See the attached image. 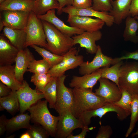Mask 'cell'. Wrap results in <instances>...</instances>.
I'll return each instance as SVG.
<instances>
[{"label": "cell", "instance_id": "9", "mask_svg": "<svg viewBox=\"0 0 138 138\" xmlns=\"http://www.w3.org/2000/svg\"><path fill=\"white\" fill-rule=\"evenodd\" d=\"M16 92L19 103V111L21 113H24L31 106L44 98L43 93L36 89H32L24 80Z\"/></svg>", "mask_w": 138, "mask_h": 138}, {"label": "cell", "instance_id": "51", "mask_svg": "<svg viewBox=\"0 0 138 138\" xmlns=\"http://www.w3.org/2000/svg\"><path fill=\"white\" fill-rule=\"evenodd\" d=\"M6 0H0V4L2 3Z\"/></svg>", "mask_w": 138, "mask_h": 138}, {"label": "cell", "instance_id": "44", "mask_svg": "<svg viewBox=\"0 0 138 138\" xmlns=\"http://www.w3.org/2000/svg\"><path fill=\"white\" fill-rule=\"evenodd\" d=\"M60 5L59 9L57 10V14L60 15L62 13V10L63 7L68 6L72 5L73 0H57Z\"/></svg>", "mask_w": 138, "mask_h": 138}, {"label": "cell", "instance_id": "6", "mask_svg": "<svg viewBox=\"0 0 138 138\" xmlns=\"http://www.w3.org/2000/svg\"><path fill=\"white\" fill-rule=\"evenodd\" d=\"M79 51L77 48L72 47L63 55L62 61L52 67L48 73L52 77H58L64 74L66 71L79 66L84 61L83 56L78 54Z\"/></svg>", "mask_w": 138, "mask_h": 138}, {"label": "cell", "instance_id": "41", "mask_svg": "<svg viewBox=\"0 0 138 138\" xmlns=\"http://www.w3.org/2000/svg\"><path fill=\"white\" fill-rule=\"evenodd\" d=\"M12 90L1 82H0V97L9 95Z\"/></svg>", "mask_w": 138, "mask_h": 138}, {"label": "cell", "instance_id": "33", "mask_svg": "<svg viewBox=\"0 0 138 138\" xmlns=\"http://www.w3.org/2000/svg\"><path fill=\"white\" fill-rule=\"evenodd\" d=\"M132 96L130 122L125 136L126 138L128 137L131 133L138 120V94L132 95Z\"/></svg>", "mask_w": 138, "mask_h": 138}, {"label": "cell", "instance_id": "20", "mask_svg": "<svg viewBox=\"0 0 138 138\" xmlns=\"http://www.w3.org/2000/svg\"><path fill=\"white\" fill-rule=\"evenodd\" d=\"M102 68L82 76H73L69 83L72 88L92 89L97 82L101 77Z\"/></svg>", "mask_w": 138, "mask_h": 138}, {"label": "cell", "instance_id": "52", "mask_svg": "<svg viewBox=\"0 0 138 138\" xmlns=\"http://www.w3.org/2000/svg\"></svg>", "mask_w": 138, "mask_h": 138}, {"label": "cell", "instance_id": "36", "mask_svg": "<svg viewBox=\"0 0 138 138\" xmlns=\"http://www.w3.org/2000/svg\"><path fill=\"white\" fill-rule=\"evenodd\" d=\"M32 138H47L50 136L46 130L40 125L34 123L26 131Z\"/></svg>", "mask_w": 138, "mask_h": 138}, {"label": "cell", "instance_id": "1", "mask_svg": "<svg viewBox=\"0 0 138 138\" xmlns=\"http://www.w3.org/2000/svg\"><path fill=\"white\" fill-rule=\"evenodd\" d=\"M73 91L74 100L72 112L77 118L83 112L96 109L107 102L92 89L74 88Z\"/></svg>", "mask_w": 138, "mask_h": 138}, {"label": "cell", "instance_id": "15", "mask_svg": "<svg viewBox=\"0 0 138 138\" xmlns=\"http://www.w3.org/2000/svg\"><path fill=\"white\" fill-rule=\"evenodd\" d=\"M67 22L72 27L88 31L100 30L105 24L98 18L77 15H68Z\"/></svg>", "mask_w": 138, "mask_h": 138}, {"label": "cell", "instance_id": "8", "mask_svg": "<svg viewBox=\"0 0 138 138\" xmlns=\"http://www.w3.org/2000/svg\"><path fill=\"white\" fill-rule=\"evenodd\" d=\"M113 112L117 114L118 119L123 121L130 114L126 110L113 103L107 102L102 106L96 109L85 111L79 116L78 118L84 126H88L92 118L98 117L100 119L108 112Z\"/></svg>", "mask_w": 138, "mask_h": 138}, {"label": "cell", "instance_id": "38", "mask_svg": "<svg viewBox=\"0 0 138 138\" xmlns=\"http://www.w3.org/2000/svg\"><path fill=\"white\" fill-rule=\"evenodd\" d=\"M113 133L111 127L109 125L101 126L99 128L96 138H109Z\"/></svg>", "mask_w": 138, "mask_h": 138}, {"label": "cell", "instance_id": "30", "mask_svg": "<svg viewBox=\"0 0 138 138\" xmlns=\"http://www.w3.org/2000/svg\"><path fill=\"white\" fill-rule=\"evenodd\" d=\"M41 55L51 66L52 67L60 63L63 60V55L54 53L38 45H33L30 46Z\"/></svg>", "mask_w": 138, "mask_h": 138}, {"label": "cell", "instance_id": "12", "mask_svg": "<svg viewBox=\"0 0 138 138\" xmlns=\"http://www.w3.org/2000/svg\"><path fill=\"white\" fill-rule=\"evenodd\" d=\"M98 81L100 83L99 87L95 90L97 95L103 98L107 102L113 103L120 99L121 91L116 83L102 78Z\"/></svg>", "mask_w": 138, "mask_h": 138}, {"label": "cell", "instance_id": "46", "mask_svg": "<svg viewBox=\"0 0 138 138\" xmlns=\"http://www.w3.org/2000/svg\"><path fill=\"white\" fill-rule=\"evenodd\" d=\"M20 138H32L30 134L27 131L21 134L19 137Z\"/></svg>", "mask_w": 138, "mask_h": 138}, {"label": "cell", "instance_id": "45", "mask_svg": "<svg viewBox=\"0 0 138 138\" xmlns=\"http://www.w3.org/2000/svg\"><path fill=\"white\" fill-rule=\"evenodd\" d=\"M82 129V132L79 134L74 135L71 134L67 138H84L86 135L87 132L91 129L89 128L88 126H84Z\"/></svg>", "mask_w": 138, "mask_h": 138}, {"label": "cell", "instance_id": "25", "mask_svg": "<svg viewBox=\"0 0 138 138\" xmlns=\"http://www.w3.org/2000/svg\"><path fill=\"white\" fill-rule=\"evenodd\" d=\"M35 0H6L0 4V10H9L30 12Z\"/></svg>", "mask_w": 138, "mask_h": 138}, {"label": "cell", "instance_id": "42", "mask_svg": "<svg viewBox=\"0 0 138 138\" xmlns=\"http://www.w3.org/2000/svg\"><path fill=\"white\" fill-rule=\"evenodd\" d=\"M7 119L4 114L0 117V136L4 134L6 131Z\"/></svg>", "mask_w": 138, "mask_h": 138}, {"label": "cell", "instance_id": "29", "mask_svg": "<svg viewBox=\"0 0 138 138\" xmlns=\"http://www.w3.org/2000/svg\"><path fill=\"white\" fill-rule=\"evenodd\" d=\"M57 78L52 77L44 89V98L49 103L50 108H55L57 96Z\"/></svg>", "mask_w": 138, "mask_h": 138}, {"label": "cell", "instance_id": "48", "mask_svg": "<svg viewBox=\"0 0 138 138\" xmlns=\"http://www.w3.org/2000/svg\"><path fill=\"white\" fill-rule=\"evenodd\" d=\"M136 135H138V129L136 132L134 133H133L132 134V136L133 137Z\"/></svg>", "mask_w": 138, "mask_h": 138}, {"label": "cell", "instance_id": "13", "mask_svg": "<svg viewBox=\"0 0 138 138\" xmlns=\"http://www.w3.org/2000/svg\"><path fill=\"white\" fill-rule=\"evenodd\" d=\"M102 34L100 31H85L83 33L74 35L72 37L74 45L79 44L80 47L85 48L87 52L90 54H96L98 45L96 42L100 40Z\"/></svg>", "mask_w": 138, "mask_h": 138}, {"label": "cell", "instance_id": "24", "mask_svg": "<svg viewBox=\"0 0 138 138\" xmlns=\"http://www.w3.org/2000/svg\"><path fill=\"white\" fill-rule=\"evenodd\" d=\"M30 116L28 113H21L7 119L6 131L10 133L21 129H29L31 125L30 124Z\"/></svg>", "mask_w": 138, "mask_h": 138}, {"label": "cell", "instance_id": "4", "mask_svg": "<svg viewBox=\"0 0 138 138\" xmlns=\"http://www.w3.org/2000/svg\"><path fill=\"white\" fill-rule=\"evenodd\" d=\"M24 30L26 34L25 48L34 45L47 49L48 44L42 21L32 11L30 12Z\"/></svg>", "mask_w": 138, "mask_h": 138}, {"label": "cell", "instance_id": "37", "mask_svg": "<svg viewBox=\"0 0 138 138\" xmlns=\"http://www.w3.org/2000/svg\"><path fill=\"white\" fill-rule=\"evenodd\" d=\"M113 0H92V8L96 11L109 12L112 8Z\"/></svg>", "mask_w": 138, "mask_h": 138}, {"label": "cell", "instance_id": "7", "mask_svg": "<svg viewBox=\"0 0 138 138\" xmlns=\"http://www.w3.org/2000/svg\"><path fill=\"white\" fill-rule=\"evenodd\" d=\"M66 76L64 74L57 78V96L55 109L59 115L66 111L72 112V110L74 100L73 89L64 84Z\"/></svg>", "mask_w": 138, "mask_h": 138}, {"label": "cell", "instance_id": "34", "mask_svg": "<svg viewBox=\"0 0 138 138\" xmlns=\"http://www.w3.org/2000/svg\"><path fill=\"white\" fill-rule=\"evenodd\" d=\"M52 78L48 73L33 74L31 77L30 81L35 85L36 89L43 93L45 86Z\"/></svg>", "mask_w": 138, "mask_h": 138}, {"label": "cell", "instance_id": "31", "mask_svg": "<svg viewBox=\"0 0 138 138\" xmlns=\"http://www.w3.org/2000/svg\"><path fill=\"white\" fill-rule=\"evenodd\" d=\"M123 63V61H122L113 65L110 67L109 66L103 67L102 68L101 78L111 80L119 87L120 68Z\"/></svg>", "mask_w": 138, "mask_h": 138}, {"label": "cell", "instance_id": "3", "mask_svg": "<svg viewBox=\"0 0 138 138\" xmlns=\"http://www.w3.org/2000/svg\"><path fill=\"white\" fill-rule=\"evenodd\" d=\"M47 102L46 100H40L28 110L32 122L42 126L50 136L55 137L59 116H54L51 114L48 108Z\"/></svg>", "mask_w": 138, "mask_h": 138}, {"label": "cell", "instance_id": "35", "mask_svg": "<svg viewBox=\"0 0 138 138\" xmlns=\"http://www.w3.org/2000/svg\"><path fill=\"white\" fill-rule=\"evenodd\" d=\"M120 89L122 92L121 98L119 100L113 103L126 110L130 114L132 101V95L124 89Z\"/></svg>", "mask_w": 138, "mask_h": 138}, {"label": "cell", "instance_id": "11", "mask_svg": "<svg viewBox=\"0 0 138 138\" xmlns=\"http://www.w3.org/2000/svg\"><path fill=\"white\" fill-rule=\"evenodd\" d=\"M1 18L4 25L17 29H24L28 22L30 12L7 10L3 11Z\"/></svg>", "mask_w": 138, "mask_h": 138}, {"label": "cell", "instance_id": "28", "mask_svg": "<svg viewBox=\"0 0 138 138\" xmlns=\"http://www.w3.org/2000/svg\"><path fill=\"white\" fill-rule=\"evenodd\" d=\"M60 8L59 4L57 0H35L32 11L37 15L45 14L51 9Z\"/></svg>", "mask_w": 138, "mask_h": 138}, {"label": "cell", "instance_id": "40", "mask_svg": "<svg viewBox=\"0 0 138 138\" xmlns=\"http://www.w3.org/2000/svg\"><path fill=\"white\" fill-rule=\"evenodd\" d=\"M92 0H73L72 5L78 9H83L91 7Z\"/></svg>", "mask_w": 138, "mask_h": 138}, {"label": "cell", "instance_id": "43", "mask_svg": "<svg viewBox=\"0 0 138 138\" xmlns=\"http://www.w3.org/2000/svg\"><path fill=\"white\" fill-rule=\"evenodd\" d=\"M138 14V0H132L130 9V15L134 17Z\"/></svg>", "mask_w": 138, "mask_h": 138}, {"label": "cell", "instance_id": "39", "mask_svg": "<svg viewBox=\"0 0 138 138\" xmlns=\"http://www.w3.org/2000/svg\"><path fill=\"white\" fill-rule=\"evenodd\" d=\"M127 59L138 61V50L132 52H129L121 57L113 59L111 64L113 65L119 61Z\"/></svg>", "mask_w": 138, "mask_h": 138}, {"label": "cell", "instance_id": "2", "mask_svg": "<svg viewBox=\"0 0 138 138\" xmlns=\"http://www.w3.org/2000/svg\"><path fill=\"white\" fill-rule=\"evenodd\" d=\"M41 21L48 44L47 50L63 55L73 47L72 37L62 32L49 22Z\"/></svg>", "mask_w": 138, "mask_h": 138}, {"label": "cell", "instance_id": "16", "mask_svg": "<svg viewBox=\"0 0 138 138\" xmlns=\"http://www.w3.org/2000/svg\"><path fill=\"white\" fill-rule=\"evenodd\" d=\"M62 12L68 14V15L96 17L102 20L108 27H111L114 24L113 18L109 12L96 11L91 7L79 9L75 8L72 5H70L63 8Z\"/></svg>", "mask_w": 138, "mask_h": 138}, {"label": "cell", "instance_id": "5", "mask_svg": "<svg viewBox=\"0 0 138 138\" xmlns=\"http://www.w3.org/2000/svg\"><path fill=\"white\" fill-rule=\"evenodd\" d=\"M119 87L132 95L138 94V62L123 63L120 68Z\"/></svg>", "mask_w": 138, "mask_h": 138}, {"label": "cell", "instance_id": "47", "mask_svg": "<svg viewBox=\"0 0 138 138\" xmlns=\"http://www.w3.org/2000/svg\"><path fill=\"white\" fill-rule=\"evenodd\" d=\"M4 26V24L2 20L0 19V31H1L2 30H3Z\"/></svg>", "mask_w": 138, "mask_h": 138}, {"label": "cell", "instance_id": "19", "mask_svg": "<svg viewBox=\"0 0 138 138\" xmlns=\"http://www.w3.org/2000/svg\"><path fill=\"white\" fill-rule=\"evenodd\" d=\"M19 50L3 36H0V66L12 65Z\"/></svg>", "mask_w": 138, "mask_h": 138}, {"label": "cell", "instance_id": "23", "mask_svg": "<svg viewBox=\"0 0 138 138\" xmlns=\"http://www.w3.org/2000/svg\"><path fill=\"white\" fill-rule=\"evenodd\" d=\"M3 35L19 51L25 48L26 34L24 29H17L5 26Z\"/></svg>", "mask_w": 138, "mask_h": 138}, {"label": "cell", "instance_id": "18", "mask_svg": "<svg viewBox=\"0 0 138 138\" xmlns=\"http://www.w3.org/2000/svg\"><path fill=\"white\" fill-rule=\"evenodd\" d=\"M34 59L27 47L19 51L15 60V72L17 79L20 82H23L24 74L27 71L30 63Z\"/></svg>", "mask_w": 138, "mask_h": 138}, {"label": "cell", "instance_id": "10", "mask_svg": "<svg viewBox=\"0 0 138 138\" xmlns=\"http://www.w3.org/2000/svg\"><path fill=\"white\" fill-rule=\"evenodd\" d=\"M55 137L67 138L75 129L84 126L82 121L76 117L71 111H66L59 115Z\"/></svg>", "mask_w": 138, "mask_h": 138}, {"label": "cell", "instance_id": "26", "mask_svg": "<svg viewBox=\"0 0 138 138\" xmlns=\"http://www.w3.org/2000/svg\"><path fill=\"white\" fill-rule=\"evenodd\" d=\"M19 105L16 91L12 90L8 95L0 97V110L5 109L13 115L19 110Z\"/></svg>", "mask_w": 138, "mask_h": 138}, {"label": "cell", "instance_id": "50", "mask_svg": "<svg viewBox=\"0 0 138 138\" xmlns=\"http://www.w3.org/2000/svg\"><path fill=\"white\" fill-rule=\"evenodd\" d=\"M134 17L138 22V14Z\"/></svg>", "mask_w": 138, "mask_h": 138}, {"label": "cell", "instance_id": "17", "mask_svg": "<svg viewBox=\"0 0 138 138\" xmlns=\"http://www.w3.org/2000/svg\"><path fill=\"white\" fill-rule=\"evenodd\" d=\"M55 9L49 10L44 14L37 16V17L41 20L51 24L61 32L71 37L85 31L66 25L56 16Z\"/></svg>", "mask_w": 138, "mask_h": 138}, {"label": "cell", "instance_id": "49", "mask_svg": "<svg viewBox=\"0 0 138 138\" xmlns=\"http://www.w3.org/2000/svg\"><path fill=\"white\" fill-rule=\"evenodd\" d=\"M15 136V135L14 134H13L12 135H11L8 137H7V138H14Z\"/></svg>", "mask_w": 138, "mask_h": 138}, {"label": "cell", "instance_id": "27", "mask_svg": "<svg viewBox=\"0 0 138 138\" xmlns=\"http://www.w3.org/2000/svg\"><path fill=\"white\" fill-rule=\"evenodd\" d=\"M123 37L125 41L138 43V22L134 17L129 16L126 19Z\"/></svg>", "mask_w": 138, "mask_h": 138}, {"label": "cell", "instance_id": "22", "mask_svg": "<svg viewBox=\"0 0 138 138\" xmlns=\"http://www.w3.org/2000/svg\"><path fill=\"white\" fill-rule=\"evenodd\" d=\"M0 80L12 90L17 91L22 84L16 77L15 65L0 66Z\"/></svg>", "mask_w": 138, "mask_h": 138}, {"label": "cell", "instance_id": "14", "mask_svg": "<svg viewBox=\"0 0 138 138\" xmlns=\"http://www.w3.org/2000/svg\"><path fill=\"white\" fill-rule=\"evenodd\" d=\"M91 62H84L79 66V73L82 75L90 74L102 67L109 66L111 64L113 59L105 55L101 47L98 45L97 51Z\"/></svg>", "mask_w": 138, "mask_h": 138}, {"label": "cell", "instance_id": "21", "mask_svg": "<svg viewBox=\"0 0 138 138\" xmlns=\"http://www.w3.org/2000/svg\"><path fill=\"white\" fill-rule=\"evenodd\" d=\"M132 0H115L112 3L111 10L109 13L114 19V23L119 25L130 16V12Z\"/></svg>", "mask_w": 138, "mask_h": 138}, {"label": "cell", "instance_id": "32", "mask_svg": "<svg viewBox=\"0 0 138 138\" xmlns=\"http://www.w3.org/2000/svg\"><path fill=\"white\" fill-rule=\"evenodd\" d=\"M51 67L44 59L39 60L34 59L30 63L27 71L33 74H45L48 73Z\"/></svg>", "mask_w": 138, "mask_h": 138}]
</instances>
